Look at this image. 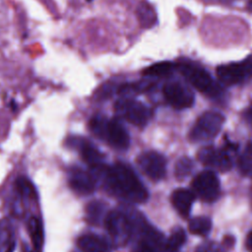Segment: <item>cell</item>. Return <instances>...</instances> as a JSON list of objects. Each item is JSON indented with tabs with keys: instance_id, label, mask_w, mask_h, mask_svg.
Masks as SVG:
<instances>
[{
	"instance_id": "15",
	"label": "cell",
	"mask_w": 252,
	"mask_h": 252,
	"mask_svg": "<svg viewBox=\"0 0 252 252\" xmlns=\"http://www.w3.org/2000/svg\"><path fill=\"white\" fill-rule=\"evenodd\" d=\"M78 146H79L82 158L90 165L91 168H94L96 166L103 164L102 163L103 156L91 143L87 141H83V142H80Z\"/></svg>"
},
{
	"instance_id": "5",
	"label": "cell",
	"mask_w": 252,
	"mask_h": 252,
	"mask_svg": "<svg viewBox=\"0 0 252 252\" xmlns=\"http://www.w3.org/2000/svg\"><path fill=\"white\" fill-rule=\"evenodd\" d=\"M114 108L120 116L138 127H144L151 117L150 108L132 98L123 97L118 99Z\"/></svg>"
},
{
	"instance_id": "34",
	"label": "cell",
	"mask_w": 252,
	"mask_h": 252,
	"mask_svg": "<svg viewBox=\"0 0 252 252\" xmlns=\"http://www.w3.org/2000/svg\"><path fill=\"white\" fill-rule=\"evenodd\" d=\"M88 1H92V0H88Z\"/></svg>"
},
{
	"instance_id": "11",
	"label": "cell",
	"mask_w": 252,
	"mask_h": 252,
	"mask_svg": "<svg viewBox=\"0 0 252 252\" xmlns=\"http://www.w3.org/2000/svg\"><path fill=\"white\" fill-rule=\"evenodd\" d=\"M198 158L206 165L219 169L220 171H226L231 167V158L226 152L216 149L213 147H206L199 151Z\"/></svg>"
},
{
	"instance_id": "1",
	"label": "cell",
	"mask_w": 252,
	"mask_h": 252,
	"mask_svg": "<svg viewBox=\"0 0 252 252\" xmlns=\"http://www.w3.org/2000/svg\"><path fill=\"white\" fill-rule=\"evenodd\" d=\"M92 169L110 193L134 203H142L148 199V190L127 164L117 162L110 167L101 164Z\"/></svg>"
},
{
	"instance_id": "29",
	"label": "cell",
	"mask_w": 252,
	"mask_h": 252,
	"mask_svg": "<svg viewBox=\"0 0 252 252\" xmlns=\"http://www.w3.org/2000/svg\"><path fill=\"white\" fill-rule=\"evenodd\" d=\"M246 247L250 252H252V230L248 233L246 237Z\"/></svg>"
},
{
	"instance_id": "31",
	"label": "cell",
	"mask_w": 252,
	"mask_h": 252,
	"mask_svg": "<svg viewBox=\"0 0 252 252\" xmlns=\"http://www.w3.org/2000/svg\"><path fill=\"white\" fill-rule=\"evenodd\" d=\"M25 252H37V251H36V250H35V251H33V250L29 249V247H26V248H25Z\"/></svg>"
},
{
	"instance_id": "14",
	"label": "cell",
	"mask_w": 252,
	"mask_h": 252,
	"mask_svg": "<svg viewBox=\"0 0 252 252\" xmlns=\"http://www.w3.org/2000/svg\"><path fill=\"white\" fill-rule=\"evenodd\" d=\"M77 244L83 252H107L108 246L103 238L95 234H84L78 238Z\"/></svg>"
},
{
	"instance_id": "3",
	"label": "cell",
	"mask_w": 252,
	"mask_h": 252,
	"mask_svg": "<svg viewBox=\"0 0 252 252\" xmlns=\"http://www.w3.org/2000/svg\"><path fill=\"white\" fill-rule=\"evenodd\" d=\"M176 69L198 91L205 94L218 97L221 94L220 86L214 81L212 76L201 66L194 63L182 62L176 64Z\"/></svg>"
},
{
	"instance_id": "12",
	"label": "cell",
	"mask_w": 252,
	"mask_h": 252,
	"mask_svg": "<svg viewBox=\"0 0 252 252\" xmlns=\"http://www.w3.org/2000/svg\"><path fill=\"white\" fill-rule=\"evenodd\" d=\"M68 182L70 188L80 195L92 194L95 189L94 175L78 167L72 168L69 171Z\"/></svg>"
},
{
	"instance_id": "4",
	"label": "cell",
	"mask_w": 252,
	"mask_h": 252,
	"mask_svg": "<svg viewBox=\"0 0 252 252\" xmlns=\"http://www.w3.org/2000/svg\"><path fill=\"white\" fill-rule=\"evenodd\" d=\"M224 117L217 111H207L196 121L190 131V139L194 142H203L213 139L221 129Z\"/></svg>"
},
{
	"instance_id": "17",
	"label": "cell",
	"mask_w": 252,
	"mask_h": 252,
	"mask_svg": "<svg viewBox=\"0 0 252 252\" xmlns=\"http://www.w3.org/2000/svg\"><path fill=\"white\" fill-rule=\"evenodd\" d=\"M176 69V64L169 61H162L147 67L143 74L150 77H167Z\"/></svg>"
},
{
	"instance_id": "13",
	"label": "cell",
	"mask_w": 252,
	"mask_h": 252,
	"mask_svg": "<svg viewBox=\"0 0 252 252\" xmlns=\"http://www.w3.org/2000/svg\"><path fill=\"white\" fill-rule=\"evenodd\" d=\"M193 201L194 195L187 189H176L171 195V203L173 207L183 218H187L190 215Z\"/></svg>"
},
{
	"instance_id": "16",
	"label": "cell",
	"mask_w": 252,
	"mask_h": 252,
	"mask_svg": "<svg viewBox=\"0 0 252 252\" xmlns=\"http://www.w3.org/2000/svg\"><path fill=\"white\" fill-rule=\"evenodd\" d=\"M137 17L140 25L145 29L154 27L157 23V13L154 7L147 1H141L137 7Z\"/></svg>"
},
{
	"instance_id": "10",
	"label": "cell",
	"mask_w": 252,
	"mask_h": 252,
	"mask_svg": "<svg viewBox=\"0 0 252 252\" xmlns=\"http://www.w3.org/2000/svg\"><path fill=\"white\" fill-rule=\"evenodd\" d=\"M137 162L140 168L151 179L160 180L165 175V159L156 152H146L138 157Z\"/></svg>"
},
{
	"instance_id": "24",
	"label": "cell",
	"mask_w": 252,
	"mask_h": 252,
	"mask_svg": "<svg viewBox=\"0 0 252 252\" xmlns=\"http://www.w3.org/2000/svg\"><path fill=\"white\" fill-rule=\"evenodd\" d=\"M185 239H186V234L184 230L182 228H177L172 232V234L168 238L166 242V248L170 252H175L184 244Z\"/></svg>"
},
{
	"instance_id": "19",
	"label": "cell",
	"mask_w": 252,
	"mask_h": 252,
	"mask_svg": "<svg viewBox=\"0 0 252 252\" xmlns=\"http://www.w3.org/2000/svg\"><path fill=\"white\" fill-rule=\"evenodd\" d=\"M105 205L100 201L91 202L86 209L87 220L92 224H97L101 221L104 215Z\"/></svg>"
},
{
	"instance_id": "18",
	"label": "cell",
	"mask_w": 252,
	"mask_h": 252,
	"mask_svg": "<svg viewBox=\"0 0 252 252\" xmlns=\"http://www.w3.org/2000/svg\"><path fill=\"white\" fill-rule=\"evenodd\" d=\"M28 230L34 250L38 251L43 243V228L40 220L35 217H32L28 221Z\"/></svg>"
},
{
	"instance_id": "6",
	"label": "cell",
	"mask_w": 252,
	"mask_h": 252,
	"mask_svg": "<svg viewBox=\"0 0 252 252\" xmlns=\"http://www.w3.org/2000/svg\"><path fill=\"white\" fill-rule=\"evenodd\" d=\"M217 76L225 86L236 85L252 75V54L238 63L220 65L217 67Z\"/></svg>"
},
{
	"instance_id": "22",
	"label": "cell",
	"mask_w": 252,
	"mask_h": 252,
	"mask_svg": "<svg viewBox=\"0 0 252 252\" xmlns=\"http://www.w3.org/2000/svg\"><path fill=\"white\" fill-rule=\"evenodd\" d=\"M238 164L239 169L243 175L252 177V142H249L246 145L245 149L239 157Z\"/></svg>"
},
{
	"instance_id": "8",
	"label": "cell",
	"mask_w": 252,
	"mask_h": 252,
	"mask_svg": "<svg viewBox=\"0 0 252 252\" xmlns=\"http://www.w3.org/2000/svg\"><path fill=\"white\" fill-rule=\"evenodd\" d=\"M194 193L206 202L215 201L220 194V181L215 172L205 170L199 173L192 181Z\"/></svg>"
},
{
	"instance_id": "27",
	"label": "cell",
	"mask_w": 252,
	"mask_h": 252,
	"mask_svg": "<svg viewBox=\"0 0 252 252\" xmlns=\"http://www.w3.org/2000/svg\"><path fill=\"white\" fill-rule=\"evenodd\" d=\"M134 252H158L157 249L149 242L142 241L134 249Z\"/></svg>"
},
{
	"instance_id": "28",
	"label": "cell",
	"mask_w": 252,
	"mask_h": 252,
	"mask_svg": "<svg viewBox=\"0 0 252 252\" xmlns=\"http://www.w3.org/2000/svg\"><path fill=\"white\" fill-rule=\"evenodd\" d=\"M244 117H245L246 121L252 125V104L250 106H248V108L245 110Z\"/></svg>"
},
{
	"instance_id": "20",
	"label": "cell",
	"mask_w": 252,
	"mask_h": 252,
	"mask_svg": "<svg viewBox=\"0 0 252 252\" xmlns=\"http://www.w3.org/2000/svg\"><path fill=\"white\" fill-rule=\"evenodd\" d=\"M212 227V221L207 217H197L189 221L188 228L191 233L207 235Z\"/></svg>"
},
{
	"instance_id": "26",
	"label": "cell",
	"mask_w": 252,
	"mask_h": 252,
	"mask_svg": "<svg viewBox=\"0 0 252 252\" xmlns=\"http://www.w3.org/2000/svg\"><path fill=\"white\" fill-rule=\"evenodd\" d=\"M196 252H223L222 249L214 242H205L198 246Z\"/></svg>"
},
{
	"instance_id": "9",
	"label": "cell",
	"mask_w": 252,
	"mask_h": 252,
	"mask_svg": "<svg viewBox=\"0 0 252 252\" xmlns=\"http://www.w3.org/2000/svg\"><path fill=\"white\" fill-rule=\"evenodd\" d=\"M166 101L176 109H184L194 103V94L192 91L179 82H168L162 88Z\"/></svg>"
},
{
	"instance_id": "21",
	"label": "cell",
	"mask_w": 252,
	"mask_h": 252,
	"mask_svg": "<svg viewBox=\"0 0 252 252\" xmlns=\"http://www.w3.org/2000/svg\"><path fill=\"white\" fill-rule=\"evenodd\" d=\"M13 242V227L7 219L0 220V252H6Z\"/></svg>"
},
{
	"instance_id": "32",
	"label": "cell",
	"mask_w": 252,
	"mask_h": 252,
	"mask_svg": "<svg viewBox=\"0 0 252 252\" xmlns=\"http://www.w3.org/2000/svg\"><path fill=\"white\" fill-rule=\"evenodd\" d=\"M248 8H249L250 11H252V0H250V2L248 4Z\"/></svg>"
},
{
	"instance_id": "2",
	"label": "cell",
	"mask_w": 252,
	"mask_h": 252,
	"mask_svg": "<svg viewBox=\"0 0 252 252\" xmlns=\"http://www.w3.org/2000/svg\"><path fill=\"white\" fill-rule=\"evenodd\" d=\"M90 127L95 136L104 139L113 148L125 150L129 147V134L117 118L107 120L103 116L96 115L91 119Z\"/></svg>"
},
{
	"instance_id": "33",
	"label": "cell",
	"mask_w": 252,
	"mask_h": 252,
	"mask_svg": "<svg viewBox=\"0 0 252 252\" xmlns=\"http://www.w3.org/2000/svg\"><path fill=\"white\" fill-rule=\"evenodd\" d=\"M251 201H252V189H251Z\"/></svg>"
},
{
	"instance_id": "25",
	"label": "cell",
	"mask_w": 252,
	"mask_h": 252,
	"mask_svg": "<svg viewBox=\"0 0 252 252\" xmlns=\"http://www.w3.org/2000/svg\"><path fill=\"white\" fill-rule=\"evenodd\" d=\"M193 168V162L188 158H180L175 165V175L178 179L186 177Z\"/></svg>"
},
{
	"instance_id": "30",
	"label": "cell",
	"mask_w": 252,
	"mask_h": 252,
	"mask_svg": "<svg viewBox=\"0 0 252 252\" xmlns=\"http://www.w3.org/2000/svg\"><path fill=\"white\" fill-rule=\"evenodd\" d=\"M14 249H15V242L13 241V242L10 244V246L7 248L6 252H14Z\"/></svg>"
},
{
	"instance_id": "7",
	"label": "cell",
	"mask_w": 252,
	"mask_h": 252,
	"mask_svg": "<svg viewBox=\"0 0 252 252\" xmlns=\"http://www.w3.org/2000/svg\"><path fill=\"white\" fill-rule=\"evenodd\" d=\"M104 224L109 235L119 245L125 244L131 236V222L119 211L109 212L104 218Z\"/></svg>"
},
{
	"instance_id": "23",
	"label": "cell",
	"mask_w": 252,
	"mask_h": 252,
	"mask_svg": "<svg viewBox=\"0 0 252 252\" xmlns=\"http://www.w3.org/2000/svg\"><path fill=\"white\" fill-rule=\"evenodd\" d=\"M16 190L22 198H25V199L36 198V191L33 185L26 177H19L16 180Z\"/></svg>"
}]
</instances>
